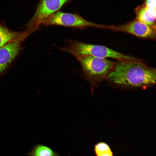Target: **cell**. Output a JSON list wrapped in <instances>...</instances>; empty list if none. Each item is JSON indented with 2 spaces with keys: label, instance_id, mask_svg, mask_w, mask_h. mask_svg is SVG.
Wrapping results in <instances>:
<instances>
[{
  "label": "cell",
  "instance_id": "obj_6",
  "mask_svg": "<svg viewBox=\"0 0 156 156\" xmlns=\"http://www.w3.org/2000/svg\"><path fill=\"white\" fill-rule=\"evenodd\" d=\"M106 29L127 33L144 38H154L155 36V29L136 20L120 25H106Z\"/></svg>",
  "mask_w": 156,
  "mask_h": 156
},
{
  "label": "cell",
  "instance_id": "obj_7",
  "mask_svg": "<svg viewBox=\"0 0 156 156\" xmlns=\"http://www.w3.org/2000/svg\"><path fill=\"white\" fill-rule=\"evenodd\" d=\"M155 0H146L136 10V20L155 29L156 16Z\"/></svg>",
  "mask_w": 156,
  "mask_h": 156
},
{
  "label": "cell",
  "instance_id": "obj_9",
  "mask_svg": "<svg viewBox=\"0 0 156 156\" xmlns=\"http://www.w3.org/2000/svg\"><path fill=\"white\" fill-rule=\"evenodd\" d=\"M29 34L26 31L24 32L12 31L0 23V48L10 42H21Z\"/></svg>",
  "mask_w": 156,
  "mask_h": 156
},
{
  "label": "cell",
  "instance_id": "obj_2",
  "mask_svg": "<svg viewBox=\"0 0 156 156\" xmlns=\"http://www.w3.org/2000/svg\"><path fill=\"white\" fill-rule=\"evenodd\" d=\"M60 49L62 51L72 54L77 58L83 56H90L124 60H139L138 59L121 53L103 45L88 44L77 40H70L68 45Z\"/></svg>",
  "mask_w": 156,
  "mask_h": 156
},
{
  "label": "cell",
  "instance_id": "obj_10",
  "mask_svg": "<svg viewBox=\"0 0 156 156\" xmlns=\"http://www.w3.org/2000/svg\"><path fill=\"white\" fill-rule=\"evenodd\" d=\"M27 155L28 156H59V154L48 146L38 144L34 146Z\"/></svg>",
  "mask_w": 156,
  "mask_h": 156
},
{
  "label": "cell",
  "instance_id": "obj_5",
  "mask_svg": "<svg viewBox=\"0 0 156 156\" xmlns=\"http://www.w3.org/2000/svg\"><path fill=\"white\" fill-rule=\"evenodd\" d=\"M43 25H60L77 28L94 27L104 28V25L88 21L78 14L58 11L50 16Z\"/></svg>",
  "mask_w": 156,
  "mask_h": 156
},
{
  "label": "cell",
  "instance_id": "obj_11",
  "mask_svg": "<svg viewBox=\"0 0 156 156\" xmlns=\"http://www.w3.org/2000/svg\"><path fill=\"white\" fill-rule=\"evenodd\" d=\"M94 149L96 156H113L110 147L105 142H101L96 144Z\"/></svg>",
  "mask_w": 156,
  "mask_h": 156
},
{
  "label": "cell",
  "instance_id": "obj_1",
  "mask_svg": "<svg viewBox=\"0 0 156 156\" xmlns=\"http://www.w3.org/2000/svg\"><path fill=\"white\" fill-rule=\"evenodd\" d=\"M108 79L116 84L134 86L154 84L156 70L140 61L124 60L117 62L108 74Z\"/></svg>",
  "mask_w": 156,
  "mask_h": 156
},
{
  "label": "cell",
  "instance_id": "obj_4",
  "mask_svg": "<svg viewBox=\"0 0 156 156\" xmlns=\"http://www.w3.org/2000/svg\"><path fill=\"white\" fill-rule=\"evenodd\" d=\"M69 1L67 0L40 1L38 5L35 13L27 25L26 31L29 34L43 25L51 15L58 11Z\"/></svg>",
  "mask_w": 156,
  "mask_h": 156
},
{
  "label": "cell",
  "instance_id": "obj_8",
  "mask_svg": "<svg viewBox=\"0 0 156 156\" xmlns=\"http://www.w3.org/2000/svg\"><path fill=\"white\" fill-rule=\"evenodd\" d=\"M21 42L12 41L0 48V75L5 70L19 52Z\"/></svg>",
  "mask_w": 156,
  "mask_h": 156
},
{
  "label": "cell",
  "instance_id": "obj_3",
  "mask_svg": "<svg viewBox=\"0 0 156 156\" xmlns=\"http://www.w3.org/2000/svg\"><path fill=\"white\" fill-rule=\"evenodd\" d=\"M85 75L88 78L99 79L108 74L114 67L113 61L106 58L90 56H85L77 58Z\"/></svg>",
  "mask_w": 156,
  "mask_h": 156
}]
</instances>
